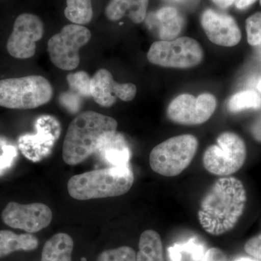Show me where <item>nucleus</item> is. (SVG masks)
I'll return each instance as SVG.
<instances>
[{
  "mask_svg": "<svg viewBox=\"0 0 261 261\" xmlns=\"http://www.w3.org/2000/svg\"><path fill=\"white\" fill-rule=\"evenodd\" d=\"M246 202V190L240 179L233 176L220 178L201 201L199 222L209 234H224L238 224Z\"/></svg>",
  "mask_w": 261,
  "mask_h": 261,
  "instance_id": "f257e3e1",
  "label": "nucleus"
},
{
  "mask_svg": "<svg viewBox=\"0 0 261 261\" xmlns=\"http://www.w3.org/2000/svg\"><path fill=\"white\" fill-rule=\"evenodd\" d=\"M118 122L111 116L87 111L70 123L63 146V159L69 166L83 162L95 153L110 135L117 132Z\"/></svg>",
  "mask_w": 261,
  "mask_h": 261,
  "instance_id": "f03ea898",
  "label": "nucleus"
},
{
  "mask_svg": "<svg viewBox=\"0 0 261 261\" xmlns=\"http://www.w3.org/2000/svg\"><path fill=\"white\" fill-rule=\"evenodd\" d=\"M135 181L129 165L111 166L75 175L68 180L70 197L79 200L118 197L127 193Z\"/></svg>",
  "mask_w": 261,
  "mask_h": 261,
  "instance_id": "7ed1b4c3",
  "label": "nucleus"
},
{
  "mask_svg": "<svg viewBox=\"0 0 261 261\" xmlns=\"http://www.w3.org/2000/svg\"><path fill=\"white\" fill-rule=\"evenodd\" d=\"M53 89L41 75L0 80V106L9 109L30 110L51 100Z\"/></svg>",
  "mask_w": 261,
  "mask_h": 261,
  "instance_id": "20e7f679",
  "label": "nucleus"
},
{
  "mask_svg": "<svg viewBox=\"0 0 261 261\" xmlns=\"http://www.w3.org/2000/svg\"><path fill=\"white\" fill-rule=\"evenodd\" d=\"M198 140L195 136L182 135L168 139L155 146L149 154V166L155 172L173 177L181 174L195 158Z\"/></svg>",
  "mask_w": 261,
  "mask_h": 261,
  "instance_id": "39448f33",
  "label": "nucleus"
},
{
  "mask_svg": "<svg viewBox=\"0 0 261 261\" xmlns=\"http://www.w3.org/2000/svg\"><path fill=\"white\" fill-rule=\"evenodd\" d=\"M216 141V145L207 147L204 152V167L209 173L221 177L238 172L247 157L243 139L233 132H226L221 134Z\"/></svg>",
  "mask_w": 261,
  "mask_h": 261,
  "instance_id": "423d86ee",
  "label": "nucleus"
},
{
  "mask_svg": "<svg viewBox=\"0 0 261 261\" xmlns=\"http://www.w3.org/2000/svg\"><path fill=\"white\" fill-rule=\"evenodd\" d=\"M203 56L198 42L187 37L154 42L147 55V60L152 64L174 68L195 67L200 64Z\"/></svg>",
  "mask_w": 261,
  "mask_h": 261,
  "instance_id": "0eeeda50",
  "label": "nucleus"
},
{
  "mask_svg": "<svg viewBox=\"0 0 261 261\" xmlns=\"http://www.w3.org/2000/svg\"><path fill=\"white\" fill-rule=\"evenodd\" d=\"M92 34L84 25L68 24L49 39L47 51L51 63L64 70H74L80 63V49L89 42Z\"/></svg>",
  "mask_w": 261,
  "mask_h": 261,
  "instance_id": "6e6552de",
  "label": "nucleus"
},
{
  "mask_svg": "<svg viewBox=\"0 0 261 261\" xmlns=\"http://www.w3.org/2000/svg\"><path fill=\"white\" fill-rule=\"evenodd\" d=\"M217 106L216 98L205 93L196 97L183 94L173 99L167 109L168 118L178 124L195 126L210 119Z\"/></svg>",
  "mask_w": 261,
  "mask_h": 261,
  "instance_id": "1a4fd4ad",
  "label": "nucleus"
},
{
  "mask_svg": "<svg viewBox=\"0 0 261 261\" xmlns=\"http://www.w3.org/2000/svg\"><path fill=\"white\" fill-rule=\"evenodd\" d=\"M44 24L37 15L23 13L17 17L10 34L7 49L17 59H29L36 53L37 42L44 35Z\"/></svg>",
  "mask_w": 261,
  "mask_h": 261,
  "instance_id": "9d476101",
  "label": "nucleus"
},
{
  "mask_svg": "<svg viewBox=\"0 0 261 261\" xmlns=\"http://www.w3.org/2000/svg\"><path fill=\"white\" fill-rule=\"evenodd\" d=\"M2 219L10 227L32 233L50 224L53 212L47 205L40 202L20 204L10 202L2 212Z\"/></svg>",
  "mask_w": 261,
  "mask_h": 261,
  "instance_id": "9b49d317",
  "label": "nucleus"
},
{
  "mask_svg": "<svg viewBox=\"0 0 261 261\" xmlns=\"http://www.w3.org/2000/svg\"><path fill=\"white\" fill-rule=\"evenodd\" d=\"M137 87L133 84L117 83L107 69L98 70L91 79V95L99 106L110 108L116 103L117 98L124 102L134 99Z\"/></svg>",
  "mask_w": 261,
  "mask_h": 261,
  "instance_id": "f8f14e48",
  "label": "nucleus"
},
{
  "mask_svg": "<svg viewBox=\"0 0 261 261\" xmlns=\"http://www.w3.org/2000/svg\"><path fill=\"white\" fill-rule=\"evenodd\" d=\"M201 23L209 40L223 47H233L241 40L242 34L234 19L213 10L202 13Z\"/></svg>",
  "mask_w": 261,
  "mask_h": 261,
  "instance_id": "ddd939ff",
  "label": "nucleus"
},
{
  "mask_svg": "<svg viewBox=\"0 0 261 261\" xmlns=\"http://www.w3.org/2000/svg\"><path fill=\"white\" fill-rule=\"evenodd\" d=\"M95 153L98 154L103 162L111 166H126L129 165V146L124 137L117 132L103 141Z\"/></svg>",
  "mask_w": 261,
  "mask_h": 261,
  "instance_id": "4468645a",
  "label": "nucleus"
},
{
  "mask_svg": "<svg viewBox=\"0 0 261 261\" xmlns=\"http://www.w3.org/2000/svg\"><path fill=\"white\" fill-rule=\"evenodd\" d=\"M149 0H111L106 8V17L116 21L128 16L132 22L140 23L147 15Z\"/></svg>",
  "mask_w": 261,
  "mask_h": 261,
  "instance_id": "2eb2a0df",
  "label": "nucleus"
},
{
  "mask_svg": "<svg viewBox=\"0 0 261 261\" xmlns=\"http://www.w3.org/2000/svg\"><path fill=\"white\" fill-rule=\"evenodd\" d=\"M73 239L66 233H58L43 247L41 261H72Z\"/></svg>",
  "mask_w": 261,
  "mask_h": 261,
  "instance_id": "dca6fc26",
  "label": "nucleus"
},
{
  "mask_svg": "<svg viewBox=\"0 0 261 261\" xmlns=\"http://www.w3.org/2000/svg\"><path fill=\"white\" fill-rule=\"evenodd\" d=\"M39 246V240L32 233L17 234L8 230L0 231V258L13 252L32 251Z\"/></svg>",
  "mask_w": 261,
  "mask_h": 261,
  "instance_id": "f3484780",
  "label": "nucleus"
},
{
  "mask_svg": "<svg viewBox=\"0 0 261 261\" xmlns=\"http://www.w3.org/2000/svg\"><path fill=\"white\" fill-rule=\"evenodd\" d=\"M159 23V37L161 41L177 39L183 27L184 20L178 10L172 7H165L154 15Z\"/></svg>",
  "mask_w": 261,
  "mask_h": 261,
  "instance_id": "a211bd4d",
  "label": "nucleus"
},
{
  "mask_svg": "<svg viewBox=\"0 0 261 261\" xmlns=\"http://www.w3.org/2000/svg\"><path fill=\"white\" fill-rule=\"evenodd\" d=\"M137 261H165L162 240L157 231L146 230L141 234Z\"/></svg>",
  "mask_w": 261,
  "mask_h": 261,
  "instance_id": "6ab92c4d",
  "label": "nucleus"
},
{
  "mask_svg": "<svg viewBox=\"0 0 261 261\" xmlns=\"http://www.w3.org/2000/svg\"><path fill=\"white\" fill-rule=\"evenodd\" d=\"M64 14L68 20L77 25H86L93 18L92 0H67Z\"/></svg>",
  "mask_w": 261,
  "mask_h": 261,
  "instance_id": "aec40b11",
  "label": "nucleus"
},
{
  "mask_svg": "<svg viewBox=\"0 0 261 261\" xmlns=\"http://www.w3.org/2000/svg\"><path fill=\"white\" fill-rule=\"evenodd\" d=\"M227 107L231 113L261 109V95L252 90L238 92L230 98Z\"/></svg>",
  "mask_w": 261,
  "mask_h": 261,
  "instance_id": "412c9836",
  "label": "nucleus"
},
{
  "mask_svg": "<svg viewBox=\"0 0 261 261\" xmlns=\"http://www.w3.org/2000/svg\"><path fill=\"white\" fill-rule=\"evenodd\" d=\"M168 252L171 261H181V253L185 252L190 253L194 261H203L205 254L203 245L196 243L194 240L185 244L173 245Z\"/></svg>",
  "mask_w": 261,
  "mask_h": 261,
  "instance_id": "4be33fe9",
  "label": "nucleus"
},
{
  "mask_svg": "<svg viewBox=\"0 0 261 261\" xmlns=\"http://www.w3.org/2000/svg\"><path fill=\"white\" fill-rule=\"evenodd\" d=\"M96 261H137V254L132 247L122 246L105 250Z\"/></svg>",
  "mask_w": 261,
  "mask_h": 261,
  "instance_id": "5701e85b",
  "label": "nucleus"
},
{
  "mask_svg": "<svg viewBox=\"0 0 261 261\" xmlns=\"http://www.w3.org/2000/svg\"><path fill=\"white\" fill-rule=\"evenodd\" d=\"M70 88L83 96L91 95V80L89 75L84 71L70 73L67 77Z\"/></svg>",
  "mask_w": 261,
  "mask_h": 261,
  "instance_id": "b1692460",
  "label": "nucleus"
},
{
  "mask_svg": "<svg viewBox=\"0 0 261 261\" xmlns=\"http://www.w3.org/2000/svg\"><path fill=\"white\" fill-rule=\"evenodd\" d=\"M247 42L252 46L261 45V13H256L246 20Z\"/></svg>",
  "mask_w": 261,
  "mask_h": 261,
  "instance_id": "393cba45",
  "label": "nucleus"
},
{
  "mask_svg": "<svg viewBox=\"0 0 261 261\" xmlns=\"http://www.w3.org/2000/svg\"><path fill=\"white\" fill-rule=\"evenodd\" d=\"M245 250L250 256L261 260V233L250 238L245 243Z\"/></svg>",
  "mask_w": 261,
  "mask_h": 261,
  "instance_id": "a878e982",
  "label": "nucleus"
},
{
  "mask_svg": "<svg viewBox=\"0 0 261 261\" xmlns=\"http://www.w3.org/2000/svg\"><path fill=\"white\" fill-rule=\"evenodd\" d=\"M203 261H227L223 250L217 247H212L205 252Z\"/></svg>",
  "mask_w": 261,
  "mask_h": 261,
  "instance_id": "bb28decb",
  "label": "nucleus"
},
{
  "mask_svg": "<svg viewBox=\"0 0 261 261\" xmlns=\"http://www.w3.org/2000/svg\"><path fill=\"white\" fill-rule=\"evenodd\" d=\"M251 133L255 140L261 143V114L252 123Z\"/></svg>",
  "mask_w": 261,
  "mask_h": 261,
  "instance_id": "cd10ccee",
  "label": "nucleus"
},
{
  "mask_svg": "<svg viewBox=\"0 0 261 261\" xmlns=\"http://www.w3.org/2000/svg\"><path fill=\"white\" fill-rule=\"evenodd\" d=\"M235 5L240 10H244L253 4L256 0H235Z\"/></svg>",
  "mask_w": 261,
  "mask_h": 261,
  "instance_id": "c85d7f7f",
  "label": "nucleus"
},
{
  "mask_svg": "<svg viewBox=\"0 0 261 261\" xmlns=\"http://www.w3.org/2000/svg\"><path fill=\"white\" fill-rule=\"evenodd\" d=\"M215 5H217L220 8L226 9L234 3L235 0H212Z\"/></svg>",
  "mask_w": 261,
  "mask_h": 261,
  "instance_id": "c756f323",
  "label": "nucleus"
},
{
  "mask_svg": "<svg viewBox=\"0 0 261 261\" xmlns=\"http://www.w3.org/2000/svg\"><path fill=\"white\" fill-rule=\"evenodd\" d=\"M234 261H261L259 260H257L255 258H250V257H240L238 258H237Z\"/></svg>",
  "mask_w": 261,
  "mask_h": 261,
  "instance_id": "7c9ffc66",
  "label": "nucleus"
},
{
  "mask_svg": "<svg viewBox=\"0 0 261 261\" xmlns=\"http://www.w3.org/2000/svg\"><path fill=\"white\" fill-rule=\"evenodd\" d=\"M165 1L172 3H184V2H186L187 0H165Z\"/></svg>",
  "mask_w": 261,
  "mask_h": 261,
  "instance_id": "2f4dec72",
  "label": "nucleus"
},
{
  "mask_svg": "<svg viewBox=\"0 0 261 261\" xmlns=\"http://www.w3.org/2000/svg\"><path fill=\"white\" fill-rule=\"evenodd\" d=\"M257 89L261 93V79L258 81V82H257Z\"/></svg>",
  "mask_w": 261,
  "mask_h": 261,
  "instance_id": "473e14b6",
  "label": "nucleus"
},
{
  "mask_svg": "<svg viewBox=\"0 0 261 261\" xmlns=\"http://www.w3.org/2000/svg\"><path fill=\"white\" fill-rule=\"evenodd\" d=\"M260 5H261V0H260Z\"/></svg>",
  "mask_w": 261,
  "mask_h": 261,
  "instance_id": "72a5a7b5",
  "label": "nucleus"
}]
</instances>
